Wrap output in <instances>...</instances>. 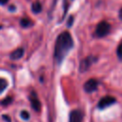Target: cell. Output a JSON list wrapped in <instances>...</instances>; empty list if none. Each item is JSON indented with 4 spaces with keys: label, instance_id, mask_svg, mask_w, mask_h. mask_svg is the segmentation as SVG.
Instances as JSON below:
<instances>
[{
    "label": "cell",
    "instance_id": "obj_1",
    "mask_svg": "<svg viewBox=\"0 0 122 122\" xmlns=\"http://www.w3.org/2000/svg\"><path fill=\"white\" fill-rule=\"evenodd\" d=\"M73 47V40L69 31H63L61 32L55 41L54 46V51H53V57L55 61L60 64L63 59L66 57L68 52L72 49Z\"/></svg>",
    "mask_w": 122,
    "mask_h": 122
},
{
    "label": "cell",
    "instance_id": "obj_2",
    "mask_svg": "<svg viewBox=\"0 0 122 122\" xmlns=\"http://www.w3.org/2000/svg\"><path fill=\"white\" fill-rule=\"evenodd\" d=\"M111 30V25L107 21H101L97 24L94 31V35L98 38H102L109 34Z\"/></svg>",
    "mask_w": 122,
    "mask_h": 122
},
{
    "label": "cell",
    "instance_id": "obj_3",
    "mask_svg": "<svg viewBox=\"0 0 122 122\" xmlns=\"http://www.w3.org/2000/svg\"><path fill=\"white\" fill-rule=\"evenodd\" d=\"M115 102H116V99H115L113 96L107 95V96L102 97V98L99 100V102H98V104H97V107H98V109H100V110L106 109L107 107H109V106L114 104Z\"/></svg>",
    "mask_w": 122,
    "mask_h": 122
},
{
    "label": "cell",
    "instance_id": "obj_4",
    "mask_svg": "<svg viewBox=\"0 0 122 122\" xmlns=\"http://www.w3.org/2000/svg\"><path fill=\"white\" fill-rule=\"evenodd\" d=\"M96 58H94L93 56H88L86 58H84L81 62H80V66H79V70L80 71H86L89 70V68L92 66V64L93 62H95Z\"/></svg>",
    "mask_w": 122,
    "mask_h": 122
},
{
    "label": "cell",
    "instance_id": "obj_5",
    "mask_svg": "<svg viewBox=\"0 0 122 122\" xmlns=\"http://www.w3.org/2000/svg\"><path fill=\"white\" fill-rule=\"evenodd\" d=\"M97 87H98V81L94 78H91L85 82L83 88L86 92H92L97 90Z\"/></svg>",
    "mask_w": 122,
    "mask_h": 122
},
{
    "label": "cell",
    "instance_id": "obj_6",
    "mask_svg": "<svg viewBox=\"0 0 122 122\" xmlns=\"http://www.w3.org/2000/svg\"><path fill=\"white\" fill-rule=\"evenodd\" d=\"M30 104H31V107L34 111L36 112H39L41 110V102L39 101L37 95L35 92H31L30 95Z\"/></svg>",
    "mask_w": 122,
    "mask_h": 122
},
{
    "label": "cell",
    "instance_id": "obj_7",
    "mask_svg": "<svg viewBox=\"0 0 122 122\" xmlns=\"http://www.w3.org/2000/svg\"><path fill=\"white\" fill-rule=\"evenodd\" d=\"M83 120V112L80 110H74L70 113L69 122H82Z\"/></svg>",
    "mask_w": 122,
    "mask_h": 122
},
{
    "label": "cell",
    "instance_id": "obj_8",
    "mask_svg": "<svg viewBox=\"0 0 122 122\" xmlns=\"http://www.w3.org/2000/svg\"><path fill=\"white\" fill-rule=\"evenodd\" d=\"M24 55V49L23 48H18L15 51H13L10 53V59L12 60H18Z\"/></svg>",
    "mask_w": 122,
    "mask_h": 122
},
{
    "label": "cell",
    "instance_id": "obj_9",
    "mask_svg": "<svg viewBox=\"0 0 122 122\" xmlns=\"http://www.w3.org/2000/svg\"><path fill=\"white\" fill-rule=\"evenodd\" d=\"M31 10H32L34 13H39V12H41V10H42V5H41V3L38 2V1L34 2V3L31 5Z\"/></svg>",
    "mask_w": 122,
    "mask_h": 122
},
{
    "label": "cell",
    "instance_id": "obj_10",
    "mask_svg": "<svg viewBox=\"0 0 122 122\" xmlns=\"http://www.w3.org/2000/svg\"><path fill=\"white\" fill-rule=\"evenodd\" d=\"M20 25L22 28H29V27L32 26V22L29 18H22L20 20Z\"/></svg>",
    "mask_w": 122,
    "mask_h": 122
},
{
    "label": "cell",
    "instance_id": "obj_11",
    "mask_svg": "<svg viewBox=\"0 0 122 122\" xmlns=\"http://www.w3.org/2000/svg\"><path fill=\"white\" fill-rule=\"evenodd\" d=\"M8 87V82L4 78H0V94L7 89Z\"/></svg>",
    "mask_w": 122,
    "mask_h": 122
},
{
    "label": "cell",
    "instance_id": "obj_12",
    "mask_svg": "<svg viewBox=\"0 0 122 122\" xmlns=\"http://www.w3.org/2000/svg\"><path fill=\"white\" fill-rule=\"evenodd\" d=\"M11 102H12V97H11V96H9V97H6L5 99H3V100L0 102V104H1L2 106L7 107V106L10 105Z\"/></svg>",
    "mask_w": 122,
    "mask_h": 122
},
{
    "label": "cell",
    "instance_id": "obj_13",
    "mask_svg": "<svg viewBox=\"0 0 122 122\" xmlns=\"http://www.w3.org/2000/svg\"><path fill=\"white\" fill-rule=\"evenodd\" d=\"M116 54H117V57L120 61H122V42L117 46V49H116Z\"/></svg>",
    "mask_w": 122,
    "mask_h": 122
},
{
    "label": "cell",
    "instance_id": "obj_14",
    "mask_svg": "<svg viewBox=\"0 0 122 122\" xmlns=\"http://www.w3.org/2000/svg\"><path fill=\"white\" fill-rule=\"evenodd\" d=\"M21 117L24 120H29L30 119V113L27 111H22L21 112Z\"/></svg>",
    "mask_w": 122,
    "mask_h": 122
},
{
    "label": "cell",
    "instance_id": "obj_15",
    "mask_svg": "<svg viewBox=\"0 0 122 122\" xmlns=\"http://www.w3.org/2000/svg\"><path fill=\"white\" fill-rule=\"evenodd\" d=\"M3 119H4L6 122H10V116L7 115V114H3Z\"/></svg>",
    "mask_w": 122,
    "mask_h": 122
},
{
    "label": "cell",
    "instance_id": "obj_16",
    "mask_svg": "<svg viewBox=\"0 0 122 122\" xmlns=\"http://www.w3.org/2000/svg\"><path fill=\"white\" fill-rule=\"evenodd\" d=\"M72 21H73V17H72V16H71V17H70V20L68 21V26H69V27H71V26Z\"/></svg>",
    "mask_w": 122,
    "mask_h": 122
},
{
    "label": "cell",
    "instance_id": "obj_17",
    "mask_svg": "<svg viewBox=\"0 0 122 122\" xmlns=\"http://www.w3.org/2000/svg\"><path fill=\"white\" fill-rule=\"evenodd\" d=\"M9 2V0H0V5H6Z\"/></svg>",
    "mask_w": 122,
    "mask_h": 122
},
{
    "label": "cell",
    "instance_id": "obj_18",
    "mask_svg": "<svg viewBox=\"0 0 122 122\" xmlns=\"http://www.w3.org/2000/svg\"><path fill=\"white\" fill-rule=\"evenodd\" d=\"M119 18L122 20V8H121L120 10H119Z\"/></svg>",
    "mask_w": 122,
    "mask_h": 122
}]
</instances>
